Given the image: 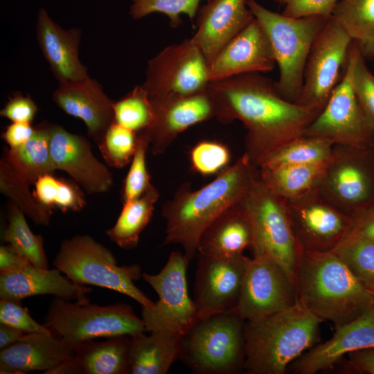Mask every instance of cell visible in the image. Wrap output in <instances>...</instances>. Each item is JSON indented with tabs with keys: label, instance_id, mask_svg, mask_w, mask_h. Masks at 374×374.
<instances>
[{
	"label": "cell",
	"instance_id": "6da1fadb",
	"mask_svg": "<svg viewBox=\"0 0 374 374\" xmlns=\"http://www.w3.org/2000/svg\"><path fill=\"white\" fill-rule=\"evenodd\" d=\"M208 88L215 101V118L223 123L239 120L244 124V153L258 168L284 145L305 135L321 113L289 101L276 82L259 73L211 81Z\"/></svg>",
	"mask_w": 374,
	"mask_h": 374
},
{
	"label": "cell",
	"instance_id": "7a4b0ae2",
	"mask_svg": "<svg viewBox=\"0 0 374 374\" xmlns=\"http://www.w3.org/2000/svg\"><path fill=\"white\" fill-rule=\"evenodd\" d=\"M258 174V168L244 153L197 190L183 184L162 207L166 222L163 244L181 246L190 262L197 255L199 240L204 230L244 197Z\"/></svg>",
	"mask_w": 374,
	"mask_h": 374
},
{
	"label": "cell",
	"instance_id": "3957f363",
	"mask_svg": "<svg viewBox=\"0 0 374 374\" xmlns=\"http://www.w3.org/2000/svg\"><path fill=\"white\" fill-rule=\"evenodd\" d=\"M298 301L335 328L362 315L374 305V294L333 251L305 253L296 283Z\"/></svg>",
	"mask_w": 374,
	"mask_h": 374
},
{
	"label": "cell",
	"instance_id": "277c9868",
	"mask_svg": "<svg viewBox=\"0 0 374 374\" xmlns=\"http://www.w3.org/2000/svg\"><path fill=\"white\" fill-rule=\"evenodd\" d=\"M321 321L298 301L283 310L246 321L244 370L249 374L285 373L315 345Z\"/></svg>",
	"mask_w": 374,
	"mask_h": 374
},
{
	"label": "cell",
	"instance_id": "5b68a950",
	"mask_svg": "<svg viewBox=\"0 0 374 374\" xmlns=\"http://www.w3.org/2000/svg\"><path fill=\"white\" fill-rule=\"evenodd\" d=\"M246 321L236 308L197 316L179 338V359L198 374H237L244 370Z\"/></svg>",
	"mask_w": 374,
	"mask_h": 374
},
{
	"label": "cell",
	"instance_id": "8992f818",
	"mask_svg": "<svg viewBox=\"0 0 374 374\" xmlns=\"http://www.w3.org/2000/svg\"><path fill=\"white\" fill-rule=\"evenodd\" d=\"M246 2L271 44L279 69L276 82L278 91L289 101L298 103L311 47L330 17H291L269 10L256 0Z\"/></svg>",
	"mask_w": 374,
	"mask_h": 374
},
{
	"label": "cell",
	"instance_id": "52a82bcc",
	"mask_svg": "<svg viewBox=\"0 0 374 374\" xmlns=\"http://www.w3.org/2000/svg\"><path fill=\"white\" fill-rule=\"evenodd\" d=\"M44 325L51 335L73 350L96 338L134 335L146 331L142 318L127 303L91 304L54 297Z\"/></svg>",
	"mask_w": 374,
	"mask_h": 374
},
{
	"label": "cell",
	"instance_id": "ba28073f",
	"mask_svg": "<svg viewBox=\"0 0 374 374\" xmlns=\"http://www.w3.org/2000/svg\"><path fill=\"white\" fill-rule=\"evenodd\" d=\"M53 264L76 283L116 291L141 307L152 308L155 304L134 283L142 277L141 267L118 265L112 252L89 235H77L64 240Z\"/></svg>",
	"mask_w": 374,
	"mask_h": 374
},
{
	"label": "cell",
	"instance_id": "9c48e42d",
	"mask_svg": "<svg viewBox=\"0 0 374 374\" xmlns=\"http://www.w3.org/2000/svg\"><path fill=\"white\" fill-rule=\"evenodd\" d=\"M242 203L253 226L252 255L272 258L296 286L303 252L294 235L286 200L267 188L258 174Z\"/></svg>",
	"mask_w": 374,
	"mask_h": 374
},
{
	"label": "cell",
	"instance_id": "30bf717a",
	"mask_svg": "<svg viewBox=\"0 0 374 374\" xmlns=\"http://www.w3.org/2000/svg\"><path fill=\"white\" fill-rule=\"evenodd\" d=\"M362 53L358 44L353 41L341 80L305 135L328 141L334 145L374 147V135L354 89L355 67Z\"/></svg>",
	"mask_w": 374,
	"mask_h": 374
},
{
	"label": "cell",
	"instance_id": "8fae6325",
	"mask_svg": "<svg viewBox=\"0 0 374 374\" xmlns=\"http://www.w3.org/2000/svg\"><path fill=\"white\" fill-rule=\"evenodd\" d=\"M318 189L350 216L374 204V147L334 145Z\"/></svg>",
	"mask_w": 374,
	"mask_h": 374
},
{
	"label": "cell",
	"instance_id": "7c38bea8",
	"mask_svg": "<svg viewBox=\"0 0 374 374\" xmlns=\"http://www.w3.org/2000/svg\"><path fill=\"white\" fill-rule=\"evenodd\" d=\"M189 263L184 253L173 251L158 274L143 273V279L159 296L154 307H141L146 331H162L179 338L197 319V308L188 290Z\"/></svg>",
	"mask_w": 374,
	"mask_h": 374
},
{
	"label": "cell",
	"instance_id": "4fadbf2b",
	"mask_svg": "<svg viewBox=\"0 0 374 374\" xmlns=\"http://www.w3.org/2000/svg\"><path fill=\"white\" fill-rule=\"evenodd\" d=\"M209 64L192 39L166 46L148 62L141 85L150 98L189 95L210 83Z\"/></svg>",
	"mask_w": 374,
	"mask_h": 374
},
{
	"label": "cell",
	"instance_id": "5bb4252c",
	"mask_svg": "<svg viewBox=\"0 0 374 374\" xmlns=\"http://www.w3.org/2000/svg\"><path fill=\"white\" fill-rule=\"evenodd\" d=\"M286 205L303 253L332 251L351 231L352 217L329 203L318 187L287 199Z\"/></svg>",
	"mask_w": 374,
	"mask_h": 374
},
{
	"label": "cell",
	"instance_id": "9a60e30c",
	"mask_svg": "<svg viewBox=\"0 0 374 374\" xmlns=\"http://www.w3.org/2000/svg\"><path fill=\"white\" fill-rule=\"evenodd\" d=\"M353 40L331 16L315 38L306 62L299 104L321 112L341 80Z\"/></svg>",
	"mask_w": 374,
	"mask_h": 374
},
{
	"label": "cell",
	"instance_id": "2e32d148",
	"mask_svg": "<svg viewBox=\"0 0 374 374\" xmlns=\"http://www.w3.org/2000/svg\"><path fill=\"white\" fill-rule=\"evenodd\" d=\"M297 301L295 285L275 260L263 254L249 259L236 307L246 321L283 310Z\"/></svg>",
	"mask_w": 374,
	"mask_h": 374
},
{
	"label": "cell",
	"instance_id": "e0dca14e",
	"mask_svg": "<svg viewBox=\"0 0 374 374\" xmlns=\"http://www.w3.org/2000/svg\"><path fill=\"white\" fill-rule=\"evenodd\" d=\"M194 301L197 316L236 308L250 258L197 254Z\"/></svg>",
	"mask_w": 374,
	"mask_h": 374
},
{
	"label": "cell",
	"instance_id": "ac0fdd59",
	"mask_svg": "<svg viewBox=\"0 0 374 374\" xmlns=\"http://www.w3.org/2000/svg\"><path fill=\"white\" fill-rule=\"evenodd\" d=\"M150 98L154 119L142 132L149 139L154 155L163 154L177 136L188 127L216 116L215 101L208 87L189 95Z\"/></svg>",
	"mask_w": 374,
	"mask_h": 374
},
{
	"label": "cell",
	"instance_id": "d6986e66",
	"mask_svg": "<svg viewBox=\"0 0 374 374\" xmlns=\"http://www.w3.org/2000/svg\"><path fill=\"white\" fill-rule=\"evenodd\" d=\"M50 148L56 170L69 175L87 193H104L112 188V172L95 157L90 143L83 136L50 124Z\"/></svg>",
	"mask_w": 374,
	"mask_h": 374
},
{
	"label": "cell",
	"instance_id": "ffe728a7",
	"mask_svg": "<svg viewBox=\"0 0 374 374\" xmlns=\"http://www.w3.org/2000/svg\"><path fill=\"white\" fill-rule=\"evenodd\" d=\"M276 60L269 40L254 18L219 51L209 64L210 81L253 73H267Z\"/></svg>",
	"mask_w": 374,
	"mask_h": 374
},
{
	"label": "cell",
	"instance_id": "44dd1931",
	"mask_svg": "<svg viewBox=\"0 0 374 374\" xmlns=\"http://www.w3.org/2000/svg\"><path fill=\"white\" fill-rule=\"evenodd\" d=\"M374 348V305L355 319L336 328L333 336L314 346L288 368L296 374H314L332 368L350 353Z\"/></svg>",
	"mask_w": 374,
	"mask_h": 374
},
{
	"label": "cell",
	"instance_id": "7402d4cb",
	"mask_svg": "<svg viewBox=\"0 0 374 374\" xmlns=\"http://www.w3.org/2000/svg\"><path fill=\"white\" fill-rule=\"evenodd\" d=\"M53 102L66 114L81 119L89 136L98 145L114 121V102L102 86L89 77L59 82L53 93Z\"/></svg>",
	"mask_w": 374,
	"mask_h": 374
},
{
	"label": "cell",
	"instance_id": "603a6c76",
	"mask_svg": "<svg viewBox=\"0 0 374 374\" xmlns=\"http://www.w3.org/2000/svg\"><path fill=\"white\" fill-rule=\"evenodd\" d=\"M247 0H208L196 15L197 30L191 37L208 64L219 51L254 17Z\"/></svg>",
	"mask_w": 374,
	"mask_h": 374
},
{
	"label": "cell",
	"instance_id": "cb8c5ba5",
	"mask_svg": "<svg viewBox=\"0 0 374 374\" xmlns=\"http://www.w3.org/2000/svg\"><path fill=\"white\" fill-rule=\"evenodd\" d=\"M36 33L42 54L58 82L78 81L89 77L78 57L80 29L62 28L42 8L37 15Z\"/></svg>",
	"mask_w": 374,
	"mask_h": 374
},
{
	"label": "cell",
	"instance_id": "d4e9b609",
	"mask_svg": "<svg viewBox=\"0 0 374 374\" xmlns=\"http://www.w3.org/2000/svg\"><path fill=\"white\" fill-rule=\"evenodd\" d=\"M57 269H49L31 263L15 272L0 273V299L21 301L37 295H53L71 301H87L91 289L62 276Z\"/></svg>",
	"mask_w": 374,
	"mask_h": 374
},
{
	"label": "cell",
	"instance_id": "484cf974",
	"mask_svg": "<svg viewBox=\"0 0 374 374\" xmlns=\"http://www.w3.org/2000/svg\"><path fill=\"white\" fill-rule=\"evenodd\" d=\"M75 350L51 334H26L0 352V373L46 371L74 357Z\"/></svg>",
	"mask_w": 374,
	"mask_h": 374
},
{
	"label": "cell",
	"instance_id": "4316f807",
	"mask_svg": "<svg viewBox=\"0 0 374 374\" xmlns=\"http://www.w3.org/2000/svg\"><path fill=\"white\" fill-rule=\"evenodd\" d=\"M242 199L223 211L204 230L197 254L231 256L242 254L244 249L251 248L253 226Z\"/></svg>",
	"mask_w": 374,
	"mask_h": 374
},
{
	"label": "cell",
	"instance_id": "83f0119b",
	"mask_svg": "<svg viewBox=\"0 0 374 374\" xmlns=\"http://www.w3.org/2000/svg\"><path fill=\"white\" fill-rule=\"evenodd\" d=\"M132 341V335H121L80 345L72 358L75 374L130 373Z\"/></svg>",
	"mask_w": 374,
	"mask_h": 374
},
{
	"label": "cell",
	"instance_id": "f1b7e54d",
	"mask_svg": "<svg viewBox=\"0 0 374 374\" xmlns=\"http://www.w3.org/2000/svg\"><path fill=\"white\" fill-rule=\"evenodd\" d=\"M179 337L162 331L132 335L131 374H166L179 359Z\"/></svg>",
	"mask_w": 374,
	"mask_h": 374
},
{
	"label": "cell",
	"instance_id": "f546056e",
	"mask_svg": "<svg viewBox=\"0 0 374 374\" xmlns=\"http://www.w3.org/2000/svg\"><path fill=\"white\" fill-rule=\"evenodd\" d=\"M31 138L21 146L5 148L3 157L14 171L30 185L46 174L56 170L51 153L50 124L35 127Z\"/></svg>",
	"mask_w": 374,
	"mask_h": 374
},
{
	"label": "cell",
	"instance_id": "4dcf8cb0",
	"mask_svg": "<svg viewBox=\"0 0 374 374\" xmlns=\"http://www.w3.org/2000/svg\"><path fill=\"white\" fill-rule=\"evenodd\" d=\"M159 197V190L151 184L142 195L124 202L116 223L105 232L108 238L121 249H135L140 234L152 217Z\"/></svg>",
	"mask_w": 374,
	"mask_h": 374
},
{
	"label": "cell",
	"instance_id": "1f68e13d",
	"mask_svg": "<svg viewBox=\"0 0 374 374\" xmlns=\"http://www.w3.org/2000/svg\"><path fill=\"white\" fill-rule=\"evenodd\" d=\"M326 163L262 167L259 177L272 193L287 200L317 188Z\"/></svg>",
	"mask_w": 374,
	"mask_h": 374
},
{
	"label": "cell",
	"instance_id": "d6a6232c",
	"mask_svg": "<svg viewBox=\"0 0 374 374\" xmlns=\"http://www.w3.org/2000/svg\"><path fill=\"white\" fill-rule=\"evenodd\" d=\"M332 17L364 56L374 55V0H338Z\"/></svg>",
	"mask_w": 374,
	"mask_h": 374
},
{
	"label": "cell",
	"instance_id": "836d02e7",
	"mask_svg": "<svg viewBox=\"0 0 374 374\" xmlns=\"http://www.w3.org/2000/svg\"><path fill=\"white\" fill-rule=\"evenodd\" d=\"M24 213L12 202L7 207L8 224L1 239L13 247L31 264L48 269V262L41 235L34 234L26 220Z\"/></svg>",
	"mask_w": 374,
	"mask_h": 374
},
{
	"label": "cell",
	"instance_id": "e575fe53",
	"mask_svg": "<svg viewBox=\"0 0 374 374\" xmlns=\"http://www.w3.org/2000/svg\"><path fill=\"white\" fill-rule=\"evenodd\" d=\"M30 184L21 178L2 157L0 160V190L35 224L49 225L53 211L35 198Z\"/></svg>",
	"mask_w": 374,
	"mask_h": 374
},
{
	"label": "cell",
	"instance_id": "d590c367",
	"mask_svg": "<svg viewBox=\"0 0 374 374\" xmlns=\"http://www.w3.org/2000/svg\"><path fill=\"white\" fill-rule=\"evenodd\" d=\"M333 146L328 141L303 135L279 149L260 168L323 164L328 161Z\"/></svg>",
	"mask_w": 374,
	"mask_h": 374
},
{
	"label": "cell",
	"instance_id": "8d00e7d4",
	"mask_svg": "<svg viewBox=\"0 0 374 374\" xmlns=\"http://www.w3.org/2000/svg\"><path fill=\"white\" fill-rule=\"evenodd\" d=\"M34 185L35 198L48 208H58L63 212H76L87 204L84 195L76 182L57 178L53 174H46L39 177Z\"/></svg>",
	"mask_w": 374,
	"mask_h": 374
},
{
	"label": "cell",
	"instance_id": "74e56055",
	"mask_svg": "<svg viewBox=\"0 0 374 374\" xmlns=\"http://www.w3.org/2000/svg\"><path fill=\"white\" fill-rule=\"evenodd\" d=\"M114 122L134 132L147 129L154 119L151 98L142 86H135L126 96L114 102Z\"/></svg>",
	"mask_w": 374,
	"mask_h": 374
},
{
	"label": "cell",
	"instance_id": "f35d334b",
	"mask_svg": "<svg viewBox=\"0 0 374 374\" xmlns=\"http://www.w3.org/2000/svg\"><path fill=\"white\" fill-rule=\"evenodd\" d=\"M355 276L374 292V242L355 235L348 236L332 251Z\"/></svg>",
	"mask_w": 374,
	"mask_h": 374
},
{
	"label": "cell",
	"instance_id": "ab89813d",
	"mask_svg": "<svg viewBox=\"0 0 374 374\" xmlns=\"http://www.w3.org/2000/svg\"><path fill=\"white\" fill-rule=\"evenodd\" d=\"M137 137L138 132L114 121L98 147L109 166L121 168L130 163L136 150Z\"/></svg>",
	"mask_w": 374,
	"mask_h": 374
},
{
	"label": "cell",
	"instance_id": "60d3db41",
	"mask_svg": "<svg viewBox=\"0 0 374 374\" xmlns=\"http://www.w3.org/2000/svg\"><path fill=\"white\" fill-rule=\"evenodd\" d=\"M130 15L134 19H139L152 13L159 12L166 15L170 21V26L177 28L181 24L180 15H186L193 24L199 8V3L204 0H131ZM208 1V0H206Z\"/></svg>",
	"mask_w": 374,
	"mask_h": 374
},
{
	"label": "cell",
	"instance_id": "b9f144b4",
	"mask_svg": "<svg viewBox=\"0 0 374 374\" xmlns=\"http://www.w3.org/2000/svg\"><path fill=\"white\" fill-rule=\"evenodd\" d=\"M150 142L143 132H138L137 143L122 190L123 203L142 195L151 186L146 167V152Z\"/></svg>",
	"mask_w": 374,
	"mask_h": 374
},
{
	"label": "cell",
	"instance_id": "7bdbcfd3",
	"mask_svg": "<svg viewBox=\"0 0 374 374\" xmlns=\"http://www.w3.org/2000/svg\"><path fill=\"white\" fill-rule=\"evenodd\" d=\"M230 159L229 148L215 141H199L190 152L192 170L204 176L220 173L229 166Z\"/></svg>",
	"mask_w": 374,
	"mask_h": 374
},
{
	"label": "cell",
	"instance_id": "ee69618b",
	"mask_svg": "<svg viewBox=\"0 0 374 374\" xmlns=\"http://www.w3.org/2000/svg\"><path fill=\"white\" fill-rule=\"evenodd\" d=\"M354 89L366 121L374 135V75L365 64L362 53L355 64Z\"/></svg>",
	"mask_w": 374,
	"mask_h": 374
},
{
	"label": "cell",
	"instance_id": "f6af8a7d",
	"mask_svg": "<svg viewBox=\"0 0 374 374\" xmlns=\"http://www.w3.org/2000/svg\"><path fill=\"white\" fill-rule=\"evenodd\" d=\"M0 323L17 328L26 334H51L44 324L33 319L28 309L23 307L19 301L1 299Z\"/></svg>",
	"mask_w": 374,
	"mask_h": 374
},
{
	"label": "cell",
	"instance_id": "bcb514c9",
	"mask_svg": "<svg viewBox=\"0 0 374 374\" xmlns=\"http://www.w3.org/2000/svg\"><path fill=\"white\" fill-rule=\"evenodd\" d=\"M284 6L282 14L291 17L332 16L338 0H274Z\"/></svg>",
	"mask_w": 374,
	"mask_h": 374
},
{
	"label": "cell",
	"instance_id": "7dc6e473",
	"mask_svg": "<svg viewBox=\"0 0 374 374\" xmlns=\"http://www.w3.org/2000/svg\"><path fill=\"white\" fill-rule=\"evenodd\" d=\"M37 112V106L29 96L17 94L10 98L0 116L12 122L30 123Z\"/></svg>",
	"mask_w": 374,
	"mask_h": 374
},
{
	"label": "cell",
	"instance_id": "c3c4849f",
	"mask_svg": "<svg viewBox=\"0 0 374 374\" xmlns=\"http://www.w3.org/2000/svg\"><path fill=\"white\" fill-rule=\"evenodd\" d=\"M351 217L353 225L349 235L374 242V204Z\"/></svg>",
	"mask_w": 374,
	"mask_h": 374
},
{
	"label": "cell",
	"instance_id": "681fc988",
	"mask_svg": "<svg viewBox=\"0 0 374 374\" xmlns=\"http://www.w3.org/2000/svg\"><path fill=\"white\" fill-rule=\"evenodd\" d=\"M35 127L30 123L12 122L6 128L2 138L10 149L25 144L33 136Z\"/></svg>",
	"mask_w": 374,
	"mask_h": 374
},
{
	"label": "cell",
	"instance_id": "f907efd6",
	"mask_svg": "<svg viewBox=\"0 0 374 374\" xmlns=\"http://www.w3.org/2000/svg\"><path fill=\"white\" fill-rule=\"evenodd\" d=\"M346 366L354 373L374 374V348L350 353Z\"/></svg>",
	"mask_w": 374,
	"mask_h": 374
},
{
	"label": "cell",
	"instance_id": "816d5d0a",
	"mask_svg": "<svg viewBox=\"0 0 374 374\" xmlns=\"http://www.w3.org/2000/svg\"><path fill=\"white\" fill-rule=\"evenodd\" d=\"M30 262L10 244L0 247V273L15 272Z\"/></svg>",
	"mask_w": 374,
	"mask_h": 374
},
{
	"label": "cell",
	"instance_id": "f5cc1de1",
	"mask_svg": "<svg viewBox=\"0 0 374 374\" xmlns=\"http://www.w3.org/2000/svg\"><path fill=\"white\" fill-rule=\"evenodd\" d=\"M26 333L14 327L0 323V349L2 350L20 340Z\"/></svg>",
	"mask_w": 374,
	"mask_h": 374
},
{
	"label": "cell",
	"instance_id": "db71d44e",
	"mask_svg": "<svg viewBox=\"0 0 374 374\" xmlns=\"http://www.w3.org/2000/svg\"><path fill=\"white\" fill-rule=\"evenodd\" d=\"M373 294H374V292H373Z\"/></svg>",
	"mask_w": 374,
	"mask_h": 374
}]
</instances>
